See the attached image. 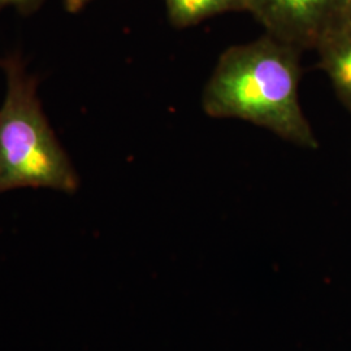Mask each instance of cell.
I'll return each instance as SVG.
<instances>
[{
  "mask_svg": "<svg viewBox=\"0 0 351 351\" xmlns=\"http://www.w3.org/2000/svg\"><path fill=\"white\" fill-rule=\"evenodd\" d=\"M301 52L267 33L228 47L203 88V111L215 119L249 121L316 150L319 142L298 95Z\"/></svg>",
  "mask_w": 351,
  "mask_h": 351,
  "instance_id": "cell-1",
  "label": "cell"
},
{
  "mask_svg": "<svg viewBox=\"0 0 351 351\" xmlns=\"http://www.w3.org/2000/svg\"><path fill=\"white\" fill-rule=\"evenodd\" d=\"M7 94L0 107V194L19 188L75 193L78 176L55 137L37 95V80L12 55L0 60Z\"/></svg>",
  "mask_w": 351,
  "mask_h": 351,
  "instance_id": "cell-2",
  "label": "cell"
},
{
  "mask_svg": "<svg viewBox=\"0 0 351 351\" xmlns=\"http://www.w3.org/2000/svg\"><path fill=\"white\" fill-rule=\"evenodd\" d=\"M342 0H243L265 33L290 46L315 50L322 38L339 23Z\"/></svg>",
  "mask_w": 351,
  "mask_h": 351,
  "instance_id": "cell-3",
  "label": "cell"
},
{
  "mask_svg": "<svg viewBox=\"0 0 351 351\" xmlns=\"http://www.w3.org/2000/svg\"><path fill=\"white\" fill-rule=\"evenodd\" d=\"M320 68L326 72L339 101L351 112V27L333 26L316 49Z\"/></svg>",
  "mask_w": 351,
  "mask_h": 351,
  "instance_id": "cell-4",
  "label": "cell"
},
{
  "mask_svg": "<svg viewBox=\"0 0 351 351\" xmlns=\"http://www.w3.org/2000/svg\"><path fill=\"white\" fill-rule=\"evenodd\" d=\"M165 7L171 24L178 29L198 25L217 14L245 11L243 0H165Z\"/></svg>",
  "mask_w": 351,
  "mask_h": 351,
  "instance_id": "cell-5",
  "label": "cell"
},
{
  "mask_svg": "<svg viewBox=\"0 0 351 351\" xmlns=\"http://www.w3.org/2000/svg\"><path fill=\"white\" fill-rule=\"evenodd\" d=\"M43 0H0V10L5 7H14L19 12L32 13L34 12Z\"/></svg>",
  "mask_w": 351,
  "mask_h": 351,
  "instance_id": "cell-6",
  "label": "cell"
},
{
  "mask_svg": "<svg viewBox=\"0 0 351 351\" xmlns=\"http://www.w3.org/2000/svg\"><path fill=\"white\" fill-rule=\"evenodd\" d=\"M337 24H343L351 27V0H342Z\"/></svg>",
  "mask_w": 351,
  "mask_h": 351,
  "instance_id": "cell-7",
  "label": "cell"
},
{
  "mask_svg": "<svg viewBox=\"0 0 351 351\" xmlns=\"http://www.w3.org/2000/svg\"><path fill=\"white\" fill-rule=\"evenodd\" d=\"M88 1L90 0H64V5L68 12L75 13L82 10Z\"/></svg>",
  "mask_w": 351,
  "mask_h": 351,
  "instance_id": "cell-8",
  "label": "cell"
}]
</instances>
